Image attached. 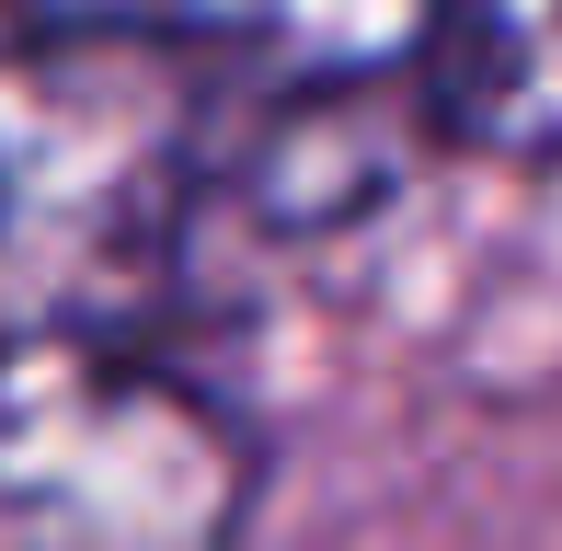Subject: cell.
Segmentation results:
<instances>
[{"label":"cell","mask_w":562,"mask_h":551,"mask_svg":"<svg viewBox=\"0 0 562 551\" xmlns=\"http://www.w3.org/2000/svg\"><path fill=\"white\" fill-rule=\"evenodd\" d=\"M402 69L459 149L562 161V0H425Z\"/></svg>","instance_id":"2"},{"label":"cell","mask_w":562,"mask_h":551,"mask_svg":"<svg viewBox=\"0 0 562 551\" xmlns=\"http://www.w3.org/2000/svg\"><path fill=\"white\" fill-rule=\"evenodd\" d=\"M218 172L149 35L0 58V551H218L252 448L184 368V254Z\"/></svg>","instance_id":"1"},{"label":"cell","mask_w":562,"mask_h":551,"mask_svg":"<svg viewBox=\"0 0 562 551\" xmlns=\"http://www.w3.org/2000/svg\"><path fill=\"white\" fill-rule=\"evenodd\" d=\"M35 35H149V46H265L299 81H391L425 0H0Z\"/></svg>","instance_id":"3"}]
</instances>
